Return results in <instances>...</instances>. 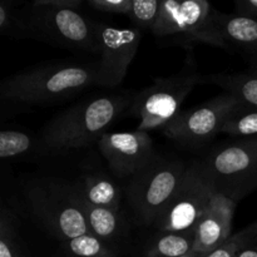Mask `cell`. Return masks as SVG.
I'll use <instances>...</instances> for the list:
<instances>
[{
  "instance_id": "obj_16",
  "label": "cell",
  "mask_w": 257,
  "mask_h": 257,
  "mask_svg": "<svg viewBox=\"0 0 257 257\" xmlns=\"http://www.w3.org/2000/svg\"><path fill=\"white\" fill-rule=\"evenodd\" d=\"M77 191L90 205L118 211L120 207V188L102 173H88L75 183Z\"/></svg>"
},
{
  "instance_id": "obj_8",
  "label": "cell",
  "mask_w": 257,
  "mask_h": 257,
  "mask_svg": "<svg viewBox=\"0 0 257 257\" xmlns=\"http://www.w3.org/2000/svg\"><path fill=\"white\" fill-rule=\"evenodd\" d=\"M187 165L176 158L156 156L150 165L130 178L125 195L141 225L156 226L177 192Z\"/></svg>"
},
{
  "instance_id": "obj_15",
  "label": "cell",
  "mask_w": 257,
  "mask_h": 257,
  "mask_svg": "<svg viewBox=\"0 0 257 257\" xmlns=\"http://www.w3.org/2000/svg\"><path fill=\"white\" fill-rule=\"evenodd\" d=\"M77 192V201L87 221L89 233L99 238L100 241L108 246V243L113 242L115 238L119 237L123 232V220L118 211L109 210V208L97 207L90 205L84 200L75 187Z\"/></svg>"
},
{
  "instance_id": "obj_1",
  "label": "cell",
  "mask_w": 257,
  "mask_h": 257,
  "mask_svg": "<svg viewBox=\"0 0 257 257\" xmlns=\"http://www.w3.org/2000/svg\"><path fill=\"white\" fill-rule=\"evenodd\" d=\"M97 82V63H55L28 68L0 80V98L32 107L64 102Z\"/></svg>"
},
{
  "instance_id": "obj_28",
  "label": "cell",
  "mask_w": 257,
  "mask_h": 257,
  "mask_svg": "<svg viewBox=\"0 0 257 257\" xmlns=\"http://www.w3.org/2000/svg\"><path fill=\"white\" fill-rule=\"evenodd\" d=\"M235 13L257 19V0H236Z\"/></svg>"
},
{
  "instance_id": "obj_21",
  "label": "cell",
  "mask_w": 257,
  "mask_h": 257,
  "mask_svg": "<svg viewBox=\"0 0 257 257\" xmlns=\"http://www.w3.org/2000/svg\"><path fill=\"white\" fill-rule=\"evenodd\" d=\"M63 245L70 257H115L113 251L92 233L63 241Z\"/></svg>"
},
{
  "instance_id": "obj_2",
  "label": "cell",
  "mask_w": 257,
  "mask_h": 257,
  "mask_svg": "<svg viewBox=\"0 0 257 257\" xmlns=\"http://www.w3.org/2000/svg\"><path fill=\"white\" fill-rule=\"evenodd\" d=\"M9 37L34 39L55 47L79 52L98 53L94 20L79 10L59 9L44 0H35L15 9Z\"/></svg>"
},
{
  "instance_id": "obj_6",
  "label": "cell",
  "mask_w": 257,
  "mask_h": 257,
  "mask_svg": "<svg viewBox=\"0 0 257 257\" xmlns=\"http://www.w3.org/2000/svg\"><path fill=\"white\" fill-rule=\"evenodd\" d=\"M202 79L192 59H187L180 73L156 78L152 85L133 95L125 114L138 120L137 131L150 133L165 128L181 112V105Z\"/></svg>"
},
{
  "instance_id": "obj_25",
  "label": "cell",
  "mask_w": 257,
  "mask_h": 257,
  "mask_svg": "<svg viewBox=\"0 0 257 257\" xmlns=\"http://www.w3.org/2000/svg\"><path fill=\"white\" fill-rule=\"evenodd\" d=\"M0 237L17 240L18 228L15 216L5 205L0 192Z\"/></svg>"
},
{
  "instance_id": "obj_7",
  "label": "cell",
  "mask_w": 257,
  "mask_h": 257,
  "mask_svg": "<svg viewBox=\"0 0 257 257\" xmlns=\"http://www.w3.org/2000/svg\"><path fill=\"white\" fill-rule=\"evenodd\" d=\"M217 14L218 10L207 0H162L160 15L151 33L186 49L207 44L228 50L218 33Z\"/></svg>"
},
{
  "instance_id": "obj_3",
  "label": "cell",
  "mask_w": 257,
  "mask_h": 257,
  "mask_svg": "<svg viewBox=\"0 0 257 257\" xmlns=\"http://www.w3.org/2000/svg\"><path fill=\"white\" fill-rule=\"evenodd\" d=\"M132 97L103 95L78 103L53 117L43 128L40 143L45 150H79L98 142L107 128L127 112Z\"/></svg>"
},
{
  "instance_id": "obj_5",
  "label": "cell",
  "mask_w": 257,
  "mask_h": 257,
  "mask_svg": "<svg viewBox=\"0 0 257 257\" xmlns=\"http://www.w3.org/2000/svg\"><path fill=\"white\" fill-rule=\"evenodd\" d=\"M200 162L215 192L238 203L257 191V136L215 146Z\"/></svg>"
},
{
  "instance_id": "obj_4",
  "label": "cell",
  "mask_w": 257,
  "mask_h": 257,
  "mask_svg": "<svg viewBox=\"0 0 257 257\" xmlns=\"http://www.w3.org/2000/svg\"><path fill=\"white\" fill-rule=\"evenodd\" d=\"M24 202L30 215L60 241L89 233L77 201L74 185L39 178L25 186Z\"/></svg>"
},
{
  "instance_id": "obj_23",
  "label": "cell",
  "mask_w": 257,
  "mask_h": 257,
  "mask_svg": "<svg viewBox=\"0 0 257 257\" xmlns=\"http://www.w3.org/2000/svg\"><path fill=\"white\" fill-rule=\"evenodd\" d=\"M256 235L257 220L238 232L232 233L231 237L227 241H225L220 247L213 250L212 252H210L205 257H237Z\"/></svg>"
},
{
  "instance_id": "obj_22",
  "label": "cell",
  "mask_w": 257,
  "mask_h": 257,
  "mask_svg": "<svg viewBox=\"0 0 257 257\" xmlns=\"http://www.w3.org/2000/svg\"><path fill=\"white\" fill-rule=\"evenodd\" d=\"M161 2L158 0H132L130 19L140 30H152L160 15Z\"/></svg>"
},
{
  "instance_id": "obj_30",
  "label": "cell",
  "mask_w": 257,
  "mask_h": 257,
  "mask_svg": "<svg viewBox=\"0 0 257 257\" xmlns=\"http://www.w3.org/2000/svg\"><path fill=\"white\" fill-rule=\"evenodd\" d=\"M237 257H257V235L246 245Z\"/></svg>"
},
{
  "instance_id": "obj_10",
  "label": "cell",
  "mask_w": 257,
  "mask_h": 257,
  "mask_svg": "<svg viewBox=\"0 0 257 257\" xmlns=\"http://www.w3.org/2000/svg\"><path fill=\"white\" fill-rule=\"evenodd\" d=\"M241 103L228 93L211 98L202 104L178 113L163 128V135L187 147H202L221 133L226 119Z\"/></svg>"
},
{
  "instance_id": "obj_14",
  "label": "cell",
  "mask_w": 257,
  "mask_h": 257,
  "mask_svg": "<svg viewBox=\"0 0 257 257\" xmlns=\"http://www.w3.org/2000/svg\"><path fill=\"white\" fill-rule=\"evenodd\" d=\"M217 29L228 50H238L257 67V19L240 14H217Z\"/></svg>"
},
{
  "instance_id": "obj_29",
  "label": "cell",
  "mask_w": 257,
  "mask_h": 257,
  "mask_svg": "<svg viewBox=\"0 0 257 257\" xmlns=\"http://www.w3.org/2000/svg\"><path fill=\"white\" fill-rule=\"evenodd\" d=\"M0 257H24L17 246V240L0 237Z\"/></svg>"
},
{
  "instance_id": "obj_31",
  "label": "cell",
  "mask_w": 257,
  "mask_h": 257,
  "mask_svg": "<svg viewBox=\"0 0 257 257\" xmlns=\"http://www.w3.org/2000/svg\"><path fill=\"white\" fill-rule=\"evenodd\" d=\"M205 256H206V255H202V253L196 252V251L191 250L190 252L186 253V255H183V256H181V257H205Z\"/></svg>"
},
{
  "instance_id": "obj_11",
  "label": "cell",
  "mask_w": 257,
  "mask_h": 257,
  "mask_svg": "<svg viewBox=\"0 0 257 257\" xmlns=\"http://www.w3.org/2000/svg\"><path fill=\"white\" fill-rule=\"evenodd\" d=\"M99 62L95 85L118 87L124 80L140 48L142 33L137 28H115L94 22Z\"/></svg>"
},
{
  "instance_id": "obj_24",
  "label": "cell",
  "mask_w": 257,
  "mask_h": 257,
  "mask_svg": "<svg viewBox=\"0 0 257 257\" xmlns=\"http://www.w3.org/2000/svg\"><path fill=\"white\" fill-rule=\"evenodd\" d=\"M85 7L98 13L130 15L132 0H85Z\"/></svg>"
},
{
  "instance_id": "obj_17",
  "label": "cell",
  "mask_w": 257,
  "mask_h": 257,
  "mask_svg": "<svg viewBox=\"0 0 257 257\" xmlns=\"http://www.w3.org/2000/svg\"><path fill=\"white\" fill-rule=\"evenodd\" d=\"M202 83H212L237 98L243 104L257 108V67L233 74H212L203 77Z\"/></svg>"
},
{
  "instance_id": "obj_26",
  "label": "cell",
  "mask_w": 257,
  "mask_h": 257,
  "mask_svg": "<svg viewBox=\"0 0 257 257\" xmlns=\"http://www.w3.org/2000/svg\"><path fill=\"white\" fill-rule=\"evenodd\" d=\"M14 4L10 2H0V35H8L14 20Z\"/></svg>"
},
{
  "instance_id": "obj_20",
  "label": "cell",
  "mask_w": 257,
  "mask_h": 257,
  "mask_svg": "<svg viewBox=\"0 0 257 257\" xmlns=\"http://www.w3.org/2000/svg\"><path fill=\"white\" fill-rule=\"evenodd\" d=\"M221 133L235 138L255 137L257 136V108L241 103L226 119Z\"/></svg>"
},
{
  "instance_id": "obj_13",
  "label": "cell",
  "mask_w": 257,
  "mask_h": 257,
  "mask_svg": "<svg viewBox=\"0 0 257 257\" xmlns=\"http://www.w3.org/2000/svg\"><path fill=\"white\" fill-rule=\"evenodd\" d=\"M237 205L221 193H213L195 228L193 251L208 255L231 237Z\"/></svg>"
},
{
  "instance_id": "obj_9",
  "label": "cell",
  "mask_w": 257,
  "mask_h": 257,
  "mask_svg": "<svg viewBox=\"0 0 257 257\" xmlns=\"http://www.w3.org/2000/svg\"><path fill=\"white\" fill-rule=\"evenodd\" d=\"M215 193L200 160L191 161L177 192L156 223L158 232L195 233V228Z\"/></svg>"
},
{
  "instance_id": "obj_18",
  "label": "cell",
  "mask_w": 257,
  "mask_h": 257,
  "mask_svg": "<svg viewBox=\"0 0 257 257\" xmlns=\"http://www.w3.org/2000/svg\"><path fill=\"white\" fill-rule=\"evenodd\" d=\"M39 147V141L19 130H0V165L19 161Z\"/></svg>"
},
{
  "instance_id": "obj_12",
  "label": "cell",
  "mask_w": 257,
  "mask_h": 257,
  "mask_svg": "<svg viewBox=\"0 0 257 257\" xmlns=\"http://www.w3.org/2000/svg\"><path fill=\"white\" fill-rule=\"evenodd\" d=\"M98 147L110 171L119 178L133 177L157 156L150 133L142 131L105 132L98 140Z\"/></svg>"
},
{
  "instance_id": "obj_19",
  "label": "cell",
  "mask_w": 257,
  "mask_h": 257,
  "mask_svg": "<svg viewBox=\"0 0 257 257\" xmlns=\"http://www.w3.org/2000/svg\"><path fill=\"white\" fill-rule=\"evenodd\" d=\"M193 235L191 233L157 232L148 245L147 257H181L193 247Z\"/></svg>"
},
{
  "instance_id": "obj_27",
  "label": "cell",
  "mask_w": 257,
  "mask_h": 257,
  "mask_svg": "<svg viewBox=\"0 0 257 257\" xmlns=\"http://www.w3.org/2000/svg\"><path fill=\"white\" fill-rule=\"evenodd\" d=\"M28 109H30V108L27 107V105L10 102V100L0 98V123L15 117V115H18L19 113L27 112Z\"/></svg>"
}]
</instances>
